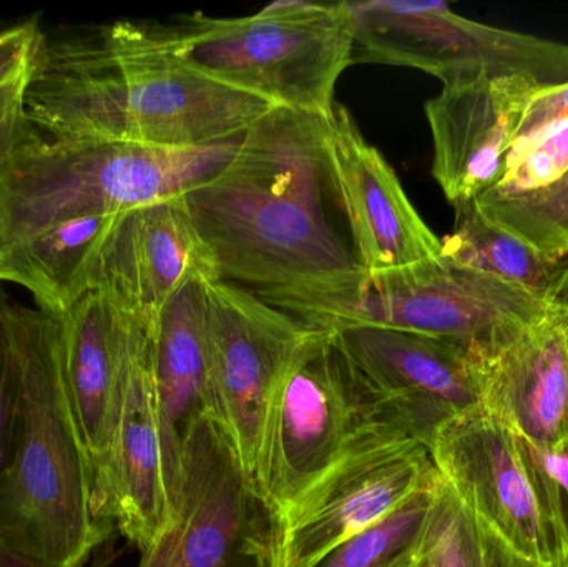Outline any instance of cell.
I'll use <instances>...</instances> for the list:
<instances>
[{
	"instance_id": "6da1fadb",
	"label": "cell",
	"mask_w": 568,
	"mask_h": 567,
	"mask_svg": "<svg viewBox=\"0 0 568 567\" xmlns=\"http://www.w3.org/2000/svg\"><path fill=\"white\" fill-rule=\"evenodd\" d=\"M182 199L215 280L313 330L356 318L369 275L341 202L329 117L275 107L219 175Z\"/></svg>"
},
{
	"instance_id": "7a4b0ae2",
	"label": "cell",
	"mask_w": 568,
	"mask_h": 567,
	"mask_svg": "<svg viewBox=\"0 0 568 567\" xmlns=\"http://www.w3.org/2000/svg\"><path fill=\"white\" fill-rule=\"evenodd\" d=\"M272 109L156 52L133 20L42 30L23 83L29 125L69 142L196 149L242 135Z\"/></svg>"
},
{
	"instance_id": "3957f363",
	"label": "cell",
	"mask_w": 568,
	"mask_h": 567,
	"mask_svg": "<svg viewBox=\"0 0 568 567\" xmlns=\"http://www.w3.org/2000/svg\"><path fill=\"white\" fill-rule=\"evenodd\" d=\"M17 376L12 446L0 475V561L83 567L112 526L93 496L67 378L60 315L3 298Z\"/></svg>"
},
{
	"instance_id": "277c9868",
	"label": "cell",
	"mask_w": 568,
	"mask_h": 567,
	"mask_svg": "<svg viewBox=\"0 0 568 567\" xmlns=\"http://www.w3.org/2000/svg\"><path fill=\"white\" fill-rule=\"evenodd\" d=\"M243 135L196 149L53 140L29 125L0 166V246L55 223L122 215L219 175Z\"/></svg>"
},
{
	"instance_id": "5b68a950",
	"label": "cell",
	"mask_w": 568,
	"mask_h": 567,
	"mask_svg": "<svg viewBox=\"0 0 568 567\" xmlns=\"http://www.w3.org/2000/svg\"><path fill=\"white\" fill-rule=\"evenodd\" d=\"M169 59L275 107L331 117L337 80L353 65L347 2H275L255 16L203 13L175 22H139Z\"/></svg>"
},
{
	"instance_id": "8992f818",
	"label": "cell",
	"mask_w": 568,
	"mask_h": 567,
	"mask_svg": "<svg viewBox=\"0 0 568 567\" xmlns=\"http://www.w3.org/2000/svg\"><path fill=\"white\" fill-rule=\"evenodd\" d=\"M389 438L407 436L334 333L314 330L270 399L253 485L280 522L347 456Z\"/></svg>"
},
{
	"instance_id": "52a82bcc",
	"label": "cell",
	"mask_w": 568,
	"mask_h": 567,
	"mask_svg": "<svg viewBox=\"0 0 568 567\" xmlns=\"http://www.w3.org/2000/svg\"><path fill=\"white\" fill-rule=\"evenodd\" d=\"M278 519L222 429L199 419L170 499V522L136 567H275Z\"/></svg>"
},
{
	"instance_id": "ba28073f",
	"label": "cell",
	"mask_w": 568,
	"mask_h": 567,
	"mask_svg": "<svg viewBox=\"0 0 568 567\" xmlns=\"http://www.w3.org/2000/svg\"><path fill=\"white\" fill-rule=\"evenodd\" d=\"M552 310L519 286L440 255L371 276L369 290L351 323L390 326L456 343L484 363Z\"/></svg>"
},
{
	"instance_id": "9c48e42d",
	"label": "cell",
	"mask_w": 568,
	"mask_h": 567,
	"mask_svg": "<svg viewBox=\"0 0 568 567\" xmlns=\"http://www.w3.org/2000/svg\"><path fill=\"white\" fill-rule=\"evenodd\" d=\"M434 465L460 502L514 553L544 565L566 551L526 443L477 403L437 432Z\"/></svg>"
},
{
	"instance_id": "30bf717a",
	"label": "cell",
	"mask_w": 568,
	"mask_h": 567,
	"mask_svg": "<svg viewBox=\"0 0 568 567\" xmlns=\"http://www.w3.org/2000/svg\"><path fill=\"white\" fill-rule=\"evenodd\" d=\"M205 325L212 388L209 418L222 429L253 483L270 399L314 330L220 280L206 283Z\"/></svg>"
},
{
	"instance_id": "8fae6325",
	"label": "cell",
	"mask_w": 568,
	"mask_h": 567,
	"mask_svg": "<svg viewBox=\"0 0 568 567\" xmlns=\"http://www.w3.org/2000/svg\"><path fill=\"white\" fill-rule=\"evenodd\" d=\"M439 478L429 448L414 439L356 449L280 519L275 567H314Z\"/></svg>"
},
{
	"instance_id": "7c38bea8",
	"label": "cell",
	"mask_w": 568,
	"mask_h": 567,
	"mask_svg": "<svg viewBox=\"0 0 568 567\" xmlns=\"http://www.w3.org/2000/svg\"><path fill=\"white\" fill-rule=\"evenodd\" d=\"M329 332L404 435L427 448L447 422L479 403L483 362L456 343L373 323Z\"/></svg>"
},
{
	"instance_id": "4fadbf2b",
	"label": "cell",
	"mask_w": 568,
	"mask_h": 567,
	"mask_svg": "<svg viewBox=\"0 0 568 567\" xmlns=\"http://www.w3.org/2000/svg\"><path fill=\"white\" fill-rule=\"evenodd\" d=\"M196 279L215 280L182 196L122 213L103 240L90 290L120 312L156 320Z\"/></svg>"
},
{
	"instance_id": "5bb4252c",
	"label": "cell",
	"mask_w": 568,
	"mask_h": 567,
	"mask_svg": "<svg viewBox=\"0 0 568 567\" xmlns=\"http://www.w3.org/2000/svg\"><path fill=\"white\" fill-rule=\"evenodd\" d=\"M540 89L517 77L457 80L427 100L433 176L450 205L479 199L506 175L514 135Z\"/></svg>"
},
{
	"instance_id": "9a60e30c",
	"label": "cell",
	"mask_w": 568,
	"mask_h": 567,
	"mask_svg": "<svg viewBox=\"0 0 568 567\" xmlns=\"http://www.w3.org/2000/svg\"><path fill=\"white\" fill-rule=\"evenodd\" d=\"M329 140L354 249L369 279L439 259L443 240L420 219L393 166L339 103L329 117Z\"/></svg>"
},
{
	"instance_id": "2e32d148",
	"label": "cell",
	"mask_w": 568,
	"mask_h": 567,
	"mask_svg": "<svg viewBox=\"0 0 568 567\" xmlns=\"http://www.w3.org/2000/svg\"><path fill=\"white\" fill-rule=\"evenodd\" d=\"M125 315V356L113 445L112 523L142 553L170 522L153 368L159 318Z\"/></svg>"
},
{
	"instance_id": "e0dca14e",
	"label": "cell",
	"mask_w": 568,
	"mask_h": 567,
	"mask_svg": "<svg viewBox=\"0 0 568 567\" xmlns=\"http://www.w3.org/2000/svg\"><path fill=\"white\" fill-rule=\"evenodd\" d=\"M67 378L89 455L93 496L102 522L112 523L113 445L125 356L126 315L87 292L60 315Z\"/></svg>"
},
{
	"instance_id": "ac0fdd59",
	"label": "cell",
	"mask_w": 568,
	"mask_h": 567,
	"mask_svg": "<svg viewBox=\"0 0 568 567\" xmlns=\"http://www.w3.org/2000/svg\"><path fill=\"white\" fill-rule=\"evenodd\" d=\"M479 405L530 445L568 442V348L559 310L480 365Z\"/></svg>"
},
{
	"instance_id": "d6986e66",
	"label": "cell",
	"mask_w": 568,
	"mask_h": 567,
	"mask_svg": "<svg viewBox=\"0 0 568 567\" xmlns=\"http://www.w3.org/2000/svg\"><path fill=\"white\" fill-rule=\"evenodd\" d=\"M209 282V279H196L180 290L166 303L155 325L153 368L170 499L186 438L199 419L209 416L212 409L205 325Z\"/></svg>"
},
{
	"instance_id": "ffe728a7",
	"label": "cell",
	"mask_w": 568,
	"mask_h": 567,
	"mask_svg": "<svg viewBox=\"0 0 568 567\" xmlns=\"http://www.w3.org/2000/svg\"><path fill=\"white\" fill-rule=\"evenodd\" d=\"M116 219L119 215L70 219L0 246L3 282L22 286L37 306L62 315L90 292L93 262Z\"/></svg>"
},
{
	"instance_id": "44dd1931",
	"label": "cell",
	"mask_w": 568,
	"mask_h": 567,
	"mask_svg": "<svg viewBox=\"0 0 568 567\" xmlns=\"http://www.w3.org/2000/svg\"><path fill=\"white\" fill-rule=\"evenodd\" d=\"M454 210L453 233L440 239L444 259L519 286L554 308L568 306V255L542 252L504 232L474 200Z\"/></svg>"
},
{
	"instance_id": "7402d4cb",
	"label": "cell",
	"mask_w": 568,
	"mask_h": 567,
	"mask_svg": "<svg viewBox=\"0 0 568 567\" xmlns=\"http://www.w3.org/2000/svg\"><path fill=\"white\" fill-rule=\"evenodd\" d=\"M420 567H532L514 555L453 492L440 482L430 513Z\"/></svg>"
},
{
	"instance_id": "603a6c76",
	"label": "cell",
	"mask_w": 568,
	"mask_h": 567,
	"mask_svg": "<svg viewBox=\"0 0 568 567\" xmlns=\"http://www.w3.org/2000/svg\"><path fill=\"white\" fill-rule=\"evenodd\" d=\"M439 482L327 553L314 567H417Z\"/></svg>"
},
{
	"instance_id": "cb8c5ba5",
	"label": "cell",
	"mask_w": 568,
	"mask_h": 567,
	"mask_svg": "<svg viewBox=\"0 0 568 567\" xmlns=\"http://www.w3.org/2000/svg\"><path fill=\"white\" fill-rule=\"evenodd\" d=\"M474 202L504 232L542 252L568 255V172L544 189L513 195L489 190Z\"/></svg>"
},
{
	"instance_id": "d4e9b609",
	"label": "cell",
	"mask_w": 568,
	"mask_h": 567,
	"mask_svg": "<svg viewBox=\"0 0 568 567\" xmlns=\"http://www.w3.org/2000/svg\"><path fill=\"white\" fill-rule=\"evenodd\" d=\"M568 172V123L510 153L504 179L490 192L500 195L544 189ZM489 192V190H487Z\"/></svg>"
},
{
	"instance_id": "484cf974",
	"label": "cell",
	"mask_w": 568,
	"mask_h": 567,
	"mask_svg": "<svg viewBox=\"0 0 568 567\" xmlns=\"http://www.w3.org/2000/svg\"><path fill=\"white\" fill-rule=\"evenodd\" d=\"M524 443L539 476L550 513L568 538V442L550 448L530 445L526 439Z\"/></svg>"
},
{
	"instance_id": "4316f807",
	"label": "cell",
	"mask_w": 568,
	"mask_h": 567,
	"mask_svg": "<svg viewBox=\"0 0 568 567\" xmlns=\"http://www.w3.org/2000/svg\"><path fill=\"white\" fill-rule=\"evenodd\" d=\"M568 123V83L556 89L540 90L530 100L514 135L510 153L526 149L550 130Z\"/></svg>"
},
{
	"instance_id": "83f0119b",
	"label": "cell",
	"mask_w": 568,
	"mask_h": 567,
	"mask_svg": "<svg viewBox=\"0 0 568 567\" xmlns=\"http://www.w3.org/2000/svg\"><path fill=\"white\" fill-rule=\"evenodd\" d=\"M40 37L36 19L0 26V90L26 79Z\"/></svg>"
},
{
	"instance_id": "f1b7e54d",
	"label": "cell",
	"mask_w": 568,
	"mask_h": 567,
	"mask_svg": "<svg viewBox=\"0 0 568 567\" xmlns=\"http://www.w3.org/2000/svg\"><path fill=\"white\" fill-rule=\"evenodd\" d=\"M0 298V475L9 459L12 446L13 418L17 405V376L13 365L12 350L7 336L6 323L2 316V302Z\"/></svg>"
},
{
	"instance_id": "f546056e",
	"label": "cell",
	"mask_w": 568,
	"mask_h": 567,
	"mask_svg": "<svg viewBox=\"0 0 568 567\" xmlns=\"http://www.w3.org/2000/svg\"><path fill=\"white\" fill-rule=\"evenodd\" d=\"M23 83L26 79L0 90V166L29 129L23 112Z\"/></svg>"
},
{
	"instance_id": "4dcf8cb0",
	"label": "cell",
	"mask_w": 568,
	"mask_h": 567,
	"mask_svg": "<svg viewBox=\"0 0 568 567\" xmlns=\"http://www.w3.org/2000/svg\"><path fill=\"white\" fill-rule=\"evenodd\" d=\"M532 567H568V548L566 551L560 553L557 558H554L552 561L544 563V565H534Z\"/></svg>"
},
{
	"instance_id": "1f68e13d",
	"label": "cell",
	"mask_w": 568,
	"mask_h": 567,
	"mask_svg": "<svg viewBox=\"0 0 568 567\" xmlns=\"http://www.w3.org/2000/svg\"><path fill=\"white\" fill-rule=\"evenodd\" d=\"M557 310H559L560 316H562L564 328H566L567 348H568V306H562V308H557Z\"/></svg>"
},
{
	"instance_id": "d6a6232c",
	"label": "cell",
	"mask_w": 568,
	"mask_h": 567,
	"mask_svg": "<svg viewBox=\"0 0 568 567\" xmlns=\"http://www.w3.org/2000/svg\"><path fill=\"white\" fill-rule=\"evenodd\" d=\"M0 567H12V566L6 565V563L0 561Z\"/></svg>"
},
{
	"instance_id": "836d02e7",
	"label": "cell",
	"mask_w": 568,
	"mask_h": 567,
	"mask_svg": "<svg viewBox=\"0 0 568 567\" xmlns=\"http://www.w3.org/2000/svg\"><path fill=\"white\" fill-rule=\"evenodd\" d=\"M0 282H3L2 269H0Z\"/></svg>"
},
{
	"instance_id": "e575fe53",
	"label": "cell",
	"mask_w": 568,
	"mask_h": 567,
	"mask_svg": "<svg viewBox=\"0 0 568 567\" xmlns=\"http://www.w3.org/2000/svg\"><path fill=\"white\" fill-rule=\"evenodd\" d=\"M3 296V293H2V290H0V298H2Z\"/></svg>"
},
{
	"instance_id": "d590c367",
	"label": "cell",
	"mask_w": 568,
	"mask_h": 567,
	"mask_svg": "<svg viewBox=\"0 0 568 567\" xmlns=\"http://www.w3.org/2000/svg\"><path fill=\"white\" fill-rule=\"evenodd\" d=\"M420 559V558H419ZM417 567H420L419 563H417Z\"/></svg>"
}]
</instances>
